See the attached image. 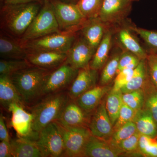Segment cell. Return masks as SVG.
I'll use <instances>...</instances> for the list:
<instances>
[{"instance_id":"6da1fadb","label":"cell","mask_w":157,"mask_h":157,"mask_svg":"<svg viewBox=\"0 0 157 157\" xmlns=\"http://www.w3.org/2000/svg\"><path fill=\"white\" fill-rule=\"evenodd\" d=\"M43 1L4 5L1 10V28L9 35L20 38L39 13Z\"/></svg>"},{"instance_id":"7a4b0ae2","label":"cell","mask_w":157,"mask_h":157,"mask_svg":"<svg viewBox=\"0 0 157 157\" xmlns=\"http://www.w3.org/2000/svg\"><path fill=\"white\" fill-rule=\"evenodd\" d=\"M50 70L32 66L9 76L24 104H33L42 97V86Z\"/></svg>"},{"instance_id":"3957f363","label":"cell","mask_w":157,"mask_h":157,"mask_svg":"<svg viewBox=\"0 0 157 157\" xmlns=\"http://www.w3.org/2000/svg\"><path fill=\"white\" fill-rule=\"evenodd\" d=\"M43 100L31 109L33 119V135L52 122L59 118L63 110L70 101L68 93L60 91L45 96Z\"/></svg>"},{"instance_id":"277c9868","label":"cell","mask_w":157,"mask_h":157,"mask_svg":"<svg viewBox=\"0 0 157 157\" xmlns=\"http://www.w3.org/2000/svg\"><path fill=\"white\" fill-rule=\"evenodd\" d=\"M60 32L51 1L44 0L39 13L18 41L22 45L31 40Z\"/></svg>"},{"instance_id":"5b68a950","label":"cell","mask_w":157,"mask_h":157,"mask_svg":"<svg viewBox=\"0 0 157 157\" xmlns=\"http://www.w3.org/2000/svg\"><path fill=\"white\" fill-rule=\"evenodd\" d=\"M76 32H61L31 40L21 45L28 52H56L67 53L76 39Z\"/></svg>"},{"instance_id":"8992f818","label":"cell","mask_w":157,"mask_h":157,"mask_svg":"<svg viewBox=\"0 0 157 157\" xmlns=\"http://www.w3.org/2000/svg\"><path fill=\"white\" fill-rule=\"evenodd\" d=\"M61 32H77L87 21L76 4L51 0Z\"/></svg>"},{"instance_id":"52a82bcc","label":"cell","mask_w":157,"mask_h":157,"mask_svg":"<svg viewBox=\"0 0 157 157\" xmlns=\"http://www.w3.org/2000/svg\"><path fill=\"white\" fill-rule=\"evenodd\" d=\"M43 157H64L63 137L56 121L50 123L37 134L35 139Z\"/></svg>"},{"instance_id":"ba28073f","label":"cell","mask_w":157,"mask_h":157,"mask_svg":"<svg viewBox=\"0 0 157 157\" xmlns=\"http://www.w3.org/2000/svg\"><path fill=\"white\" fill-rule=\"evenodd\" d=\"M56 122L63 141L65 149L64 157H83L85 147L92 135L88 128L86 127H66Z\"/></svg>"},{"instance_id":"9c48e42d","label":"cell","mask_w":157,"mask_h":157,"mask_svg":"<svg viewBox=\"0 0 157 157\" xmlns=\"http://www.w3.org/2000/svg\"><path fill=\"white\" fill-rule=\"evenodd\" d=\"M78 70L65 62L53 71H50L43 81L42 96L63 91L65 89L70 87L77 76Z\"/></svg>"},{"instance_id":"30bf717a","label":"cell","mask_w":157,"mask_h":157,"mask_svg":"<svg viewBox=\"0 0 157 157\" xmlns=\"http://www.w3.org/2000/svg\"><path fill=\"white\" fill-rule=\"evenodd\" d=\"M131 0H103L98 17L110 25L121 22L132 9Z\"/></svg>"},{"instance_id":"8fae6325","label":"cell","mask_w":157,"mask_h":157,"mask_svg":"<svg viewBox=\"0 0 157 157\" xmlns=\"http://www.w3.org/2000/svg\"><path fill=\"white\" fill-rule=\"evenodd\" d=\"M96 50L82 36L75 39L67 52L66 62L75 69L79 70L89 66Z\"/></svg>"},{"instance_id":"7c38bea8","label":"cell","mask_w":157,"mask_h":157,"mask_svg":"<svg viewBox=\"0 0 157 157\" xmlns=\"http://www.w3.org/2000/svg\"><path fill=\"white\" fill-rule=\"evenodd\" d=\"M88 128L92 135L105 140H109L113 134V126L102 101L95 109L90 119Z\"/></svg>"},{"instance_id":"4fadbf2b","label":"cell","mask_w":157,"mask_h":157,"mask_svg":"<svg viewBox=\"0 0 157 157\" xmlns=\"http://www.w3.org/2000/svg\"><path fill=\"white\" fill-rule=\"evenodd\" d=\"M8 110L11 112V124L19 137L31 139L33 137V117L24 109L23 106L17 103L9 105Z\"/></svg>"},{"instance_id":"5bb4252c","label":"cell","mask_w":157,"mask_h":157,"mask_svg":"<svg viewBox=\"0 0 157 157\" xmlns=\"http://www.w3.org/2000/svg\"><path fill=\"white\" fill-rule=\"evenodd\" d=\"M98 71L89 66L78 70L77 76L69 87L68 93L70 99L75 100L83 93L97 86Z\"/></svg>"},{"instance_id":"9a60e30c","label":"cell","mask_w":157,"mask_h":157,"mask_svg":"<svg viewBox=\"0 0 157 157\" xmlns=\"http://www.w3.org/2000/svg\"><path fill=\"white\" fill-rule=\"evenodd\" d=\"M124 152L109 140H105L91 135L86 142L83 157H117Z\"/></svg>"},{"instance_id":"2e32d148","label":"cell","mask_w":157,"mask_h":157,"mask_svg":"<svg viewBox=\"0 0 157 157\" xmlns=\"http://www.w3.org/2000/svg\"><path fill=\"white\" fill-rule=\"evenodd\" d=\"M74 100L70 99L59 118L56 121L66 127H86L89 120L87 112L82 109Z\"/></svg>"},{"instance_id":"e0dca14e","label":"cell","mask_w":157,"mask_h":157,"mask_svg":"<svg viewBox=\"0 0 157 157\" xmlns=\"http://www.w3.org/2000/svg\"><path fill=\"white\" fill-rule=\"evenodd\" d=\"M109 25L98 17L88 19L80 29L82 36L96 50Z\"/></svg>"},{"instance_id":"ac0fdd59","label":"cell","mask_w":157,"mask_h":157,"mask_svg":"<svg viewBox=\"0 0 157 157\" xmlns=\"http://www.w3.org/2000/svg\"><path fill=\"white\" fill-rule=\"evenodd\" d=\"M67 56L65 52H40L29 53L26 59L33 66L50 70L63 64Z\"/></svg>"},{"instance_id":"d6986e66","label":"cell","mask_w":157,"mask_h":157,"mask_svg":"<svg viewBox=\"0 0 157 157\" xmlns=\"http://www.w3.org/2000/svg\"><path fill=\"white\" fill-rule=\"evenodd\" d=\"M111 88L108 85L96 86L78 97L76 102L85 112H91L101 104L102 99Z\"/></svg>"},{"instance_id":"ffe728a7","label":"cell","mask_w":157,"mask_h":157,"mask_svg":"<svg viewBox=\"0 0 157 157\" xmlns=\"http://www.w3.org/2000/svg\"><path fill=\"white\" fill-rule=\"evenodd\" d=\"M132 32L128 27L121 28L117 31L116 37L120 46L123 50L134 54L140 59H146L148 52L141 46Z\"/></svg>"},{"instance_id":"44dd1931","label":"cell","mask_w":157,"mask_h":157,"mask_svg":"<svg viewBox=\"0 0 157 157\" xmlns=\"http://www.w3.org/2000/svg\"><path fill=\"white\" fill-rule=\"evenodd\" d=\"M28 52L20 44L10 36L1 34L0 55L3 59H26Z\"/></svg>"},{"instance_id":"7402d4cb","label":"cell","mask_w":157,"mask_h":157,"mask_svg":"<svg viewBox=\"0 0 157 157\" xmlns=\"http://www.w3.org/2000/svg\"><path fill=\"white\" fill-rule=\"evenodd\" d=\"M14 157H43L41 150L35 140L19 137L10 140Z\"/></svg>"},{"instance_id":"603a6c76","label":"cell","mask_w":157,"mask_h":157,"mask_svg":"<svg viewBox=\"0 0 157 157\" xmlns=\"http://www.w3.org/2000/svg\"><path fill=\"white\" fill-rule=\"evenodd\" d=\"M140 134L155 139L157 137V125L149 111L144 107L135 113L133 120Z\"/></svg>"},{"instance_id":"cb8c5ba5","label":"cell","mask_w":157,"mask_h":157,"mask_svg":"<svg viewBox=\"0 0 157 157\" xmlns=\"http://www.w3.org/2000/svg\"><path fill=\"white\" fill-rule=\"evenodd\" d=\"M0 103L3 108L7 109L12 103L24 105L11 78L7 75H0Z\"/></svg>"},{"instance_id":"d4e9b609","label":"cell","mask_w":157,"mask_h":157,"mask_svg":"<svg viewBox=\"0 0 157 157\" xmlns=\"http://www.w3.org/2000/svg\"><path fill=\"white\" fill-rule=\"evenodd\" d=\"M112 32L110 29L105 33L95 52L90 62L89 67L97 70L104 67L109 58V53L112 44Z\"/></svg>"},{"instance_id":"484cf974","label":"cell","mask_w":157,"mask_h":157,"mask_svg":"<svg viewBox=\"0 0 157 157\" xmlns=\"http://www.w3.org/2000/svg\"><path fill=\"white\" fill-rule=\"evenodd\" d=\"M149 76L146 59H141L137 67L134 70L130 81L121 89L122 94L140 89Z\"/></svg>"},{"instance_id":"4316f807","label":"cell","mask_w":157,"mask_h":157,"mask_svg":"<svg viewBox=\"0 0 157 157\" xmlns=\"http://www.w3.org/2000/svg\"><path fill=\"white\" fill-rule=\"evenodd\" d=\"M106 96L105 101V107L113 126L123 104L122 98V93L121 90H113L111 88Z\"/></svg>"},{"instance_id":"83f0119b","label":"cell","mask_w":157,"mask_h":157,"mask_svg":"<svg viewBox=\"0 0 157 157\" xmlns=\"http://www.w3.org/2000/svg\"><path fill=\"white\" fill-rule=\"evenodd\" d=\"M121 52L118 51L109 57L101 72L99 85H108L116 76Z\"/></svg>"},{"instance_id":"f1b7e54d","label":"cell","mask_w":157,"mask_h":157,"mask_svg":"<svg viewBox=\"0 0 157 157\" xmlns=\"http://www.w3.org/2000/svg\"><path fill=\"white\" fill-rule=\"evenodd\" d=\"M142 88L144 94V107L149 111L157 125V89L149 76Z\"/></svg>"},{"instance_id":"f546056e","label":"cell","mask_w":157,"mask_h":157,"mask_svg":"<svg viewBox=\"0 0 157 157\" xmlns=\"http://www.w3.org/2000/svg\"><path fill=\"white\" fill-rule=\"evenodd\" d=\"M33 66L25 59H3L0 61V75L10 76L15 72Z\"/></svg>"},{"instance_id":"4dcf8cb0","label":"cell","mask_w":157,"mask_h":157,"mask_svg":"<svg viewBox=\"0 0 157 157\" xmlns=\"http://www.w3.org/2000/svg\"><path fill=\"white\" fill-rule=\"evenodd\" d=\"M123 102L135 112L144 107V94L142 88L122 94Z\"/></svg>"},{"instance_id":"1f68e13d","label":"cell","mask_w":157,"mask_h":157,"mask_svg":"<svg viewBox=\"0 0 157 157\" xmlns=\"http://www.w3.org/2000/svg\"><path fill=\"white\" fill-rule=\"evenodd\" d=\"M103 0H78V9L86 19L98 17Z\"/></svg>"},{"instance_id":"d6a6232c","label":"cell","mask_w":157,"mask_h":157,"mask_svg":"<svg viewBox=\"0 0 157 157\" xmlns=\"http://www.w3.org/2000/svg\"><path fill=\"white\" fill-rule=\"evenodd\" d=\"M137 132L135 124L133 121L129 122L113 132L109 139L110 142L117 146L122 140L128 138Z\"/></svg>"},{"instance_id":"836d02e7","label":"cell","mask_w":157,"mask_h":157,"mask_svg":"<svg viewBox=\"0 0 157 157\" xmlns=\"http://www.w3.org/2000/svg\"><path fill=\"white\" fill-rule=\"evenodd\" d=\"M128 27L132 32L140 36L150 50L157 51V31L148 30L134 25Z\"/></svg>"},{"instance_id":"e575fe53","label":"cell","mask_w":157,"mask_h":157,"mask_svg":"<svg viewBox=\"0 0 157 157\" xmlns=\"http://www.w3.org/2000/svg\"><path fill=\"white\" fill-rule=\"evenodd\" d=\"M141 60L132 52L123 50L121 52L117 74L124 69L135 70Z\"/></svg>"},{"instance_id":"d590c367","label":"cell","mask_w":157,"mask_h":157,"mask_svg":"<svg viewBox=\"0 0 157 157\" xmlns=\"http://www.w3.org/2000/svg\"><path fill=\"white\" fill-rule=\"evenodd\" d=\"M135 111L126 104H123L115 124L113 126V132L129 122L133 121Z\"/></svg>"},{"instance_id":"8d00e7d4","label":"cell","mask_w":157,"mask_h":157,"mask_svg":"<svg viewBox=\"0 0 157 157\" xmlns=\"http://www.w3.org/2000/svg\"><path fill=\"white\" fill-rule=\"evenodd\" d=\"M149 76L153 84L157 89V54L155 51H148L146 59Z\"/></svg>"},{"instance_id":"74e56055","label":"cell","mask_w":157,"mask_h":157,"mask_svg":"<svg viewBox=\"0 0 157 157\" xmlns=\"http://www.w3.org/2000/svg\"><path fill=\"white\" fill-rule=\"evenodd\" d=\"M140 134L138 132L131 137L125 139L118 144L117 146L124 152L132 153L138 149L139 138Z\"/></svg>"},{"instance_id":"f35d334b","label":"cell","mask_w":157,"mask_h":157,"mask_svg":"<svg viewBox=\"0 0 157 157\" xmlns=\"http://www.w3.org/2000/svg\"><path fill=\"white\" fill-rule=\"evenodd\" d=\"M134 70L124 69L117 73L114 79V83L112 87L113 90H121L130 81L133 75Z\"/></svg>"},{"instance_id":"ab89813d","label":"cell","mask_w":157,"mask_h":157,"mask_svg":"<svg viewBox=\"0 0 157 157\" xmlns=\"http://www.w3.org/2000/svg\"><path fill=\"white\" fill-rule=\"evenodd\" d=\"M13 157L10 141L2 140L0 143V157Z\"/></svg>"},{"instance_id":"60d3db41","label":"cell","mask_w":157,"mask_h":157,"mask_svg":"<svg viewBox=\"0 0 157 157\" xmlns=\"http://www.w3.org/2000/svg\"><path fill=\"white\" fill-rule=\"evenodd\" d=\"M0 140L5 141H10V137L6 124L5 121V119L2 113L0 115Z\"/></svg>"},{"instance_id":"b9f144b4","label":"cell","mask_w":157,"mask_h":157,"mask_svg":"<svg viewBox=\"0 0 157 157\" xmlns=\"http://www.w3.org/2000/svg\"><path fill=\"white\" fill-rule=\"evenodd\" d=\"M153 139L146 135H140L139 138L138 149L142 155L147 146L152 142Z\"/></svg>"},{"instance_id":"7bdbcfd3","label":"cell","mask_w":157,"mask_h":157,"mask_svg":"<svg viewBox=\"0 0 157 157\" xmlns=\"http://www.w3.org/2000/svg\"><path fill=\"white\" fill-rule=\"evenodd\" d=\"M143 155L147 157H157V140L154 139L144 152Z\"/></svg>"},{"instance_id":"ee69618b","label":"cell","mask_w":157,"mask_h":157,"mask_svg":"<svg viewBox=\"0 0 157 157\" xmlns=\"http://www.w3.org/2000/svg\"><path fill=\"white\" fill-rule=\"evenodd\" d=\"M43 0H4L5 5H17L33 2H42Z\"/></svg>"},{"instance_id":"f6af8a7d","label":"cell","mask_w":157,"mask_h":157,"mask_svg":"<svg viewBox=\"0 0 157 157\" xmlns=\"http://www.w3.org/2000/svg\"><path fill=\"white\" fill-rule=\"evenodd\" d=\"M65 1H68V2H71V1H74V0H64ZM70 3V2H69Z\"/></svg>"},{"instance_id":"bcb514c9","label":"cell","mask_w":157,"mask_h":157,"mask_svg":"<svg viewBox=\"0 0 157 157\" xmlns=\"http://www.w3.org/2000/svg\"><path fill=\"white\" fill-rule=\"evenodd\" d=\"M131 1H132V2H133V1H137V0H131Z\"/></svg>"},{"instance_id":"7dc6e473","label":"cell","mask_w":157,"mask_h":157,"mask_svg":"<svg viewBox=\"0 0 157 157\" xmlns=\"http://www.w3.org/2000/svg\"><path fill=\"white\" fill-rule=\"evenodd\" d=\"M156 53H157V51H156Z\"/></svg>"}]
</instances>
